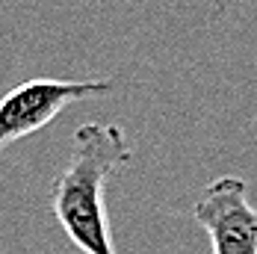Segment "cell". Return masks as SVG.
Listing matches in <instances>:
<instances>
[{
	"instance_id": "1",
	"label": "cell",
	"mask_w": 257,
	"mask_h": 254,
	"mask_svg": "<svg viewBox=\"0 0 257 254\" xmlns=\"http://www.w3.org/2000/svg\"><path fill=\"white\" fill-rule=\"evenodd\" d=\"M130 160L133 148L118 124L86 121L77 127L71 157L53 180L51 210L83 254H121L112 242L106 183Z\"/></svg>"
},
{
	"instance_id": "2",
	"label": "cell",
	"mask_w": 257,
	"mask_h": 254,
	"mask_svg": "<svg viewBox=\"0 0 257 254\" xmlns=\"http://www.w3.org/2000/svg\"><path fill=\"white\" fill-rule=\"evenodd\" d=\"M115 89L112 77L98 80H56V77H33L12 86L0 98V151L12 142L33 136L36 130L51 124L68 106L89 98H98Z\"/></svg>"
},
{
	"instance_id": "3",
	"label": "cell",
	"mask_w": 257,
	"mask_h": 254,
	"mask_svg": "<svg viewBox=\"0 0 257 254\" xmlns=\"http://www.w3.org/2000/svg\"><path fill=\"white\" fill-rule=\"evenodd\" d=\"M213 254H257V207L248 201L242 178L222 175L210 180L192 207Z\"/></svg>"
}]
</instances>
